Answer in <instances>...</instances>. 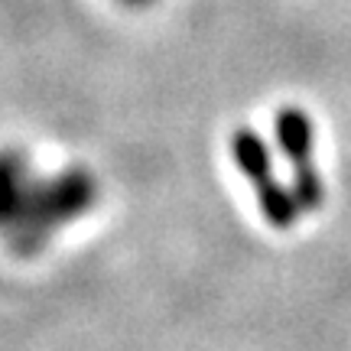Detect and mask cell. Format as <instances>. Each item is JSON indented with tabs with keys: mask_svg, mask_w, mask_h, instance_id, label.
<instances>
[{
	"mask_svg": "<svg viewBox=\"0 0 351 351\" xmlns=\"http://www.w3.org/2000/svg\"><path fill=\"white\" fill-rule=\"evenodd\" d=\"M82 205V182L59 176L43 179L23 153H0V234L13 247H39L52 225Z\"/></svg>",
	"mask_w": 351,
	"mask_h": 351,
	"instance_id": "obj_1",
	"label": "cell"
}]
</instances>
